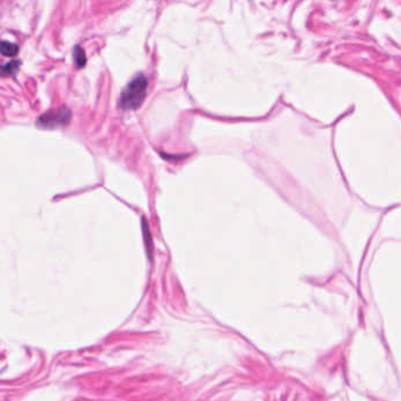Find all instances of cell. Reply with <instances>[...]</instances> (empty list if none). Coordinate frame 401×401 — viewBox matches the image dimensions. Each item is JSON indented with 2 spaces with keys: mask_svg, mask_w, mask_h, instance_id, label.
I'll return each mask as SVG.
<instances>
[{
  "mask_svg": "<svg viewBox=\"0 0 401 401\" xmlns=\"http://www.w3.org/2000/svg\"><path fill=\"white\" fill-rule=\"evenodd\" d=\"M147 78L145 74L139 73L131 80L126 87L122 89L120 98H119V106L122 110H137L144 103L146 91H147Z\"/></svg>",
  "mask_w": 401,
  "mask_h": 401,
  "instance_id": "6da1fadb",
  "label": "cell"
},
{
  "mask_svg": "<svg viewBox=\"0 0 401 401\" xmlns=\"http://www.w3.org/2000/svg\"><path fill=\"white\" fill-rule=\"evenodd\" d=\"M71 110L66 106H61L57 110H51L46 113L41 114L37 119V126L44 127V129H55V127L65 126L70 122Z\"/></svg>",
  "mask_w": 401,
  "mask_h": 401,
  "instance_id": "7a4b0ae2",
  "label": "cell"
},
{
  "mask_svg": "<svg viewBox=\"0 0 401 401\" xmlns=\"http://www.w3.org/2000/svg\"><path fill=\"white\" fill-rule=\"evenodd\" d=\"M20 60H11L2 66V74L4 77L14 76L20 67Z\"/></svg>",
  "mask_w": 401,
  "mask_h": 401,
  "instance_id": "3957f363",
  "label": "cell"
},
{
  "mask_svg": "<svg viewBox=\"0 0 401 401\" xmlns=\"http://www.w3.org/2000/svg\"><path fill=\"white\" fill-rule=\"evenodd\" d=\"M18 52H19L18 45L5 40L2 43V54L5 55V57H16Z\"/></svg>",
  "mask_w": 401,
  "mask_h": 401,
  "instance_id": "277c9868",
  "label": "cell"
},
{
  "mask_svg": "<svg viewBox=\"0 0 401 401\" xmlns=\"http://www.w3.org/2000/svg\"><path fill=\"white\" fill-rule=\"evenodd\" d=\"M73 59L78 69H82V67L86 65L87 59H86V54L84 50H82L80 46H76L73 48Z\"/></svg>",
  "mask_w": 401,
  "mask_h": 401,
  "instance_id": "5b68a950",
  "label": "cell"
}]
</instances>
